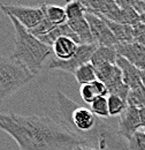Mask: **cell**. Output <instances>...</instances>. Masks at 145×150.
<instances>
[{
    "label": "cell",
    "instance_id": "cell-6",
    "mask_svg": "<svg viewBox=\"0 0 145 150\" xmlns=\"http://www.w3.org/2000/svg\"><path fill=\"white\" fill-rule=\"evenodd\" d=\"M0 9L7 16H13L27 29L32 30L44 20L43 5L39 7H28L20 5H0Z\"/></svg>",
    "mask_w": 145,
    "mask_h": 150
},
{
    "label": "cell",
    "instance_id": "cell-10",
    "mask_svg": "<svg viewBox=\"0 0 145 150\" xmlns=\"http://www.w3.org/2000/svg\"><path fill=\"white\" fill-rule=\"evenodd\" d=\"M115 49L118 56L125 58L139 71L145 68V46L136 42H131L125 44H118Z\"/></svg>",
    "mask_w": 145,
    "mask_h": 150
},
{
    "label": "cell",
    "instance_id": "cell-29",
    "mask_svg": "<svg viewBox=\"0 0 145 150\" xmlns=\"http://www.w3.org/2000/svg\"><path fill=\"white\" fill-rule=\"evenodd\" d=\"M141 79H142V83H143V86L145 87V68L141 71Z\"/></svg>",
    "mask_w": 145,
    "mask_h": 150
},
{
    "label": "cell",
    "instance_id": "cell-17",
    "mask_svg": "<svg viewBox=\"0 0 145 150\" xmlns=\"http://www.w3.org/2000/svg\"><path fill=\"white\" fill-rule=\"evenodd\" d=\"M74 76H75L77 83H80L81 86L90 84L93 81L97 80L96 69H94V67L91 65L90 62L81 66L80 68H77L75 71V73H74Z\"/></svg>",
    "mask_w": 145,
    "mask_h": 150
},
{
    "label": "cell",
    "instance_id": "cell-11",
    "mask_svg": "<svg viewBox=\"0 0 145 150\" xmlns=\"http://www.w3.org/2000/svg\"><path fill=\"white\" fill-rule=\"evenodd\" d=\"M116 66L121 69L123 82L129 87V89H135L139 86H142V79H141V71L136 68L134 65H131L122 57H118Z\"/></svg>",
    "mask_w": 145,
    "mask_h": 150
},
{
    "label": "cell",
    "instance_id": "cell-23",
    "mask_svg": "<svg viewBox=\"0 0 145 150\" xmlns=\"http://www.w3.org/2000/svg\"><path fill=\"white\" fill-rule=\"evenodd\" d=\"M132 31H134V42L145 46V24L139 22L132 25Z\"/></svg>",
    "mask_w": 145,
    "mask_h": 150
},
{
    "label": "cell",
    "instance_id": "cell-7",
    "mask_svg": "<svg viewBox=\"0 0 145 150\" xmlns=\"http://www.w3.org/2000/svg\"><path fill=\"white\" fill-rule=\"evenodd\" d=\"M98 45L97 44H83L80 45L75 56L70 58L67 61H62V60H58L55 58H52L49 62L47 68L49 69H58V71H62V72H67V73H75V71L77 68H80L81 66L89 64L91 61V58L93 56L94 51L97 50Z\"/></svg>",
    "mask_w": 145,
    "mask_h": 150
},
{
    "label": "cell",
    "instance_id": "cell-25",
    "mask_svg": "<svg viewBox=\"0 0 145 150\" xmlns=\"http://www.w3.org/2000/svg\"><path fill=\"white\" fill-rule=\"evenodd\" d=\"M91 86H92V88L94 90V94H96L97 97H106L108 95V90H107L106 86L101 81L96 80V81H93L91 83Z\"/></svg>",
    "mask_w": 145,
    "mask_h": 150
},
{
    "label": "cell",
    "instance_id": "cell-19",
    "mask_svg": "<svg viewBox=\"0 0 145 150\" xmlns=\"http://www.w3.org/2000/svg\"><path fill=\"white\" fill-rule=\"evenodd\" d=\"M128 106L136 109H145V87L142 84L135 89H130L127 98Z\"/></svg>",
    "mask_w": 145,
    "mask_h": 150
},
{
    "label": "cell",
    "instance_id": "cell-14",
    "mask_svg": "<svg viewBox=\"0 0 145 150\" xmlns=\"http://www.w3.org/2000/svg\"><path fill=\"white\" fill-rule=\"evenodd\" d=\"M118 52L115 47L108 46H98L91 58L90 64L94 67H99L103 65H116L118 60Z\"/></svg>",
    "mask_w": 145,
    "mask_h": 150
},
{
    "label": "cell",
    "instance_id": "cell-18",
    "mask_svg": "<svg viewBox=\"0 0 145 150\" xmlns=\"http://www.w3.org/2000/svg\"><path fill=\"white\" fill-rule=\"evenodd\" d=\"M63 8L66 12L67 21H72V20L84 18L87 14V8H85L83 1H78V0L69 1L66 4V6Z\"/></svg>",
    "mask_w": 145,
    "mask_h": 150
},
{
    "label": "cell",
    "instance_id": "cell-20",
    "mask_svg": "<svg viewBox=\"0 0 145 150\" xmlns=\"http://www.w3.org/2000/svg\"><path fill=\"white\" fill-rule=\"evenodd\" d=\"M107 104H108L109 117L121 115L128 108V104L126 100H123L122 98H120L118 96H114V95H108Z\"/></svg>",
    "mask_w": 145,
    "mask_h": 150
},
{
    "label": "cell",
    "instance_id": "cell-24",
    "mask_svg": "<svg viewBox=\"0 0 145 150\" xmlns=\"http://www.w3.org/2000/svg\"><path fill=\"white\" fill-rule=\"evenodd\" d=\"M80 94H81V97L82 99L88 103V104H91L96 98L97 96L94 94V90L92 88V86L90 84H84V86H81V89H80Z\"/></svg>",
    "mask_w": 145,
    "mask_h": 150
},
{
    "label": "cell",
    "instance_id": "cell-31",
    "mask_svg": "<svg viewBox=\"0 0 145 150\" xmlns=\"http://www.w3.org/2000/svg\"><path fill=\"white\" fill-rule=\"evenodd\" d=\"M143 131H144V132H145V129H143Z\"/></svg>",
    "mask_w": 145,
    "mask_h": 150
},
{
    "label": "cell",
    "instance_id": "cell-3",
    "mask_svg": "<svg viewBox=\"0 0 145 150\" xmlns=\"http://www.w3.org/2000/svg\"><path fill=\"white\" fill-rule=\"evenodd\" d=\"M56 102L59 106V114L61 117V122L68 129L80 135L88 143V134L96 131V127L98 126L97 117L92 113L90 109L77 105L61 91L56 93ZM100 131L106 129H98L96 132Z\"/></svg>",
    "mask_w": 145,
    "mask_h": 150
},
{
    "label": "cell",
    "instance_id": "cell-13",
    "mask_svg": "<svg viewBox=\"0 0 145 150\" xmlns=\"http://www.w3.org/2000/svg\"><path fill=\"white\" fill-rule=\"evenodd\" d=\"M67 23L70 27L72 33L76 35V37L80 42V45L96 44L93 40V37H92V34H91L89 22L87 21L85 16L81 18V19L72 20V21H67Z\"/></svg>",
    "mask_w": 145,
    "mask_h": 150
},
{
    "label": "cell",
    "instance_id": "cell-2",
    "mask_svg": "<svg viewBox=\"0 0 145 150\" xmlns=\"http://www.w3.org/2000/svg\"><path fill=\"white\" fill-rule=\"evenodd\" d=\"M15 31V43L12 58L22 62L34 76L39 74L45 61L52 53V47L27 30L16 19L8 16Z\"/></svg>",
    "mask_w": 145,
    "mask_h": 150
},
{
    "label": "cell",
    "instance_id": "cell-5",
    "mask_svg": "<svg viewBox=\"0 0 145 150\" xmlns=\"http://www.w3.org/2000/svg\"><path fill=\"white\" fill-rule=\"evenodd\" d=\"M94 69H96L97 80L101 81L106 86L108 90V95L118 96L127 102L128 94L130 89L123 82L121 69L116 65H109V64L103 65Z\"/></svg>",
    "mask_w": 145,
    "mask_h": 150
},
{
    "label": "cell",
    "instance_id": "cell-28",
    "mask_svg": "<svg viewBox=\"0 0 145 150\" xmlns=\"http://www.w3.org/2000/svg\"><path fill=\"white\" fill-rule=\"evenodd\" d=\"M75 150H107V149H100V148H87V147H78Z\"/></svg>",
    "mask_w": 145,
    "mask_h": 150
},
{
    "label": "cell",
    "instance_id": "cell-8",
    "mask_svg": "<svg viewBox=\"0 0 145 150\" xmlns=\"http://www.w3.org/2000/svg\"><path fill=\"white\" fill-rule=\"evenodd\" d=\"M85 19L89 22L93 40L98 46L115 47L118 45L116 38L114 37L113 33L111 31L107 23L104 20L90 13L85 14Z\"/></svg>",
    "mask_w": 145,
    "mask_h": 150
},
{
    "label": "cell",
    "instance_id": "cell-26",
    "mask_svg": "<svg viewBox=\"0 0 145 150\" xmlns=\"http://www.w3.org/2000/svg\"><path fill=\"white\" fill-rule=\"evenodd\" d=\"M130 6L134 8V11L141 16L142 14L145 13V0H129Z\"/></svg>",
    "mask_w": 145,
    "mask_h": 150
},
{
    "label": "cell",
    "instance_id": "cell-1",
    "mask_svg": "<svg viewBox=\"0 0 145 150\" xmlns=\"http://www.w3.org/2000/svg\"><path fill=\"white\" fill-rule=\"evenodd\" d=\"M0 131L11 135L20 150H75L88 144L61 121L44 115L0 112Z\"/></svg>",
    "mask_w": 145,
    "mask_h": 150
},
{
    "label": "cell",
    "instance_id": "cell-16",
    "mask_svg": "<svg viewBox=\"0 0 145 150\" xmlns=\"http://www.w3.org/2000/svg\"><path fill=\"white\" fill-rule=\"evenodd\" d=\"M44 8V14L45 19H47L52 24L60 25L67 22V16L63 7L55 6V5H49V4H43Z\"/></svg>",
    "mask_w": 145,
    "mask_h": 150
},
{
    "label": "cell",
    "instance_id": "cell-4",
    "mask_svg": "<svg viewBox=\"0 0 145 150\" xmlns=\"http://www.w3.org/2000/svg\"><path fill=\"white\" fill-rule=\"evenodd\" d=\"M35 76L18 60L0 56V105Z\"/></svg>",
    "mask_w": 145,
    "mask_h": 150
},
{
    "label": "cell",
    "instance_id": "cell-15",
    "mask_svg": "<svg viewBox=\"0 0 145 150\" xmlns=\"http://www.w3.org/2000/svg\"><path fill=\"white\" fill-rule=\"evenodd\" d=\"M108 25L111 31L113 33L114 37L116 38L118 44H125V43H131L134 42V31L132 27L127 24H121L116 22H112L106 19H103Z\"/></svg>",
    "mask_w": 145,
    "mask_h": 150
},
{
    "label": "cell",
    "instance_id": "cell-30",
    "mask_svg": "<svg viewBox=\"0 0 145 150\" xmlns=\"http://www.w3.org/2000/svg\"><path fill=\"white\" fill-rule=\"evenodd\" d=\"M139 18H141V22H142L143 24H145V13H144V14H142Z\"/></svg>",
    "mask_w": 145,
    "mask_h": 150
},
{
    "label": "cell",
    "instance_id": "cell-21",
    "mask_svg": "<svg viewBox=\"0 0 145 150\" xmlns=\"http://www.w3.org/2000/svg\"><path fill=\"white\" fill-rule=\"evenodd\" d=\"M90 110L96 117L99 118H108V104L107 97H97L90 104Z\"/></svg>",
    "mask_w": 145,
    "mask_h": 150
},
{
    "label": "cell",
    "instance_id": "cell-9",
    "mask_svg": "<svg viewBox=\"0 0 145 150\" xmlns=\"http://www.w3.org/2000/svg\"><path fill=\"white\" fill-rule=\"evenodd\" d=\"M141 128L142 122L139 117V110L132 106H128L119 119V134L126 141H128L136 132L141 131Z\"/></svg>",
    "mask_w": 145,
    "mask_h": 150
},
{
    "label": "cell",
    "instance_id": "cell-12",
    "mask_svg": "<svg viewBox=\"0 0 145 150\" xmlns=\"http://www.w3.org/2000/svg\"><path fill=\"white\" fill-rule=\"evenodd\" d=\"M78 44L69 37H60L58 38L53 43L52 47V53L53 58L58 60H62V61H67L70 58L75 56L77 49H78Z\"/></svg>",
    "mask_w": 145,
    "mask_h": 150
},
{
    "label": "cell",
    "instance_id": "cell-27",
    "mask_svg": "<svg viewBox=\"0 0 145 150\" xmlns=\"http://www.w3.org/2000/svg\"><path fill=\"white\" fill-rule=\"evenodd\" d=\"M139 117H141L142 128L145 129V109H139Z\"/></svg>",
    "mask_w": 145,
    "mask_h": 150
},
{
    "label": "cell",
    "instance_id": "cell-22",
    "mask_svg": "<svg viewBox=\"0 0 145 150\" xmlns=\"http://www.w3.org/2000/svg\"><path fill=\"white\" fill-rule=\"evenodd\" d=\"M129 150H145V132H136L127 141Z\"/></svg>",
    "mask_w": 145,
    "mask_h": 150
}]
</instances>
